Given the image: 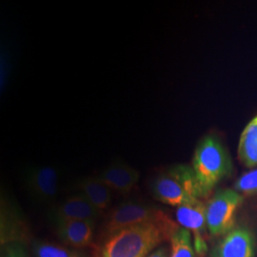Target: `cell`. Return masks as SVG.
Masks as SVG:
<instances>
[{
    "label": "cell",
    "mask_w": 257,
    "mask_h": 257,
    "mask_svg": "<svg viewBox=\"0 0 257 257\" xmlns=\"http://www.w3.org/2000/svg\"><path fill=\"white\" fill-rule=\"evenodd\" d=\"M238 158L247 168L257 166V115L248 122L241 134Z\"/></svg>",
    "instance_id": "4fadbf2b"
},
{
    "label": "cell",
    "mask_w": 257,
    "mask_h": 257,
    "mask_svg": "<svg viewBox=\"0 0 257 257\" xmlns=\"http://www.w3.org/2000/svg\"><path fill=\"white\" fill-rule=\"evenodd\" d=\"M235 191L239 193H257V169L241 175L235 183Z\"/></svg>",
    "instance_id": "2e32d148"
},
{
    "label": "cell",
    "mask_w": 257,
    "mask_h": 257,
    "mask_svg": "<svg viewBox=\"0 0 257 257\" xmlns=\"http://www.w3.org/2000/svg\"><path fill=\"white\" fill-rule=\"evenodd\" d=\"M98 177L110 191L126 194L138 184L139 172L127 163L116 160L104 169Z\"/></svg>",
    "instance_id": "30bf717a"
},
{
    "label": "cell",
    "mask_w": 257,
    "mask_h": 257,
    "mask_svg": "<svg viewBox=\"0 0 257 257\" xmlns=\"http://www.w3.org/2000/svg\"><path fill=\"white\" fill-rule=\"evenodd\" d=\"M152 192L156 200L176 208L202 198L192 166L184 164L173 166L157 175Z\"/></svg>",
    "instance_id": "3957f363"
},
{
    "label": "cell",
    "mask_w": 257,
    "mask_h": 257,
    "mask_svg": "<svg viewBox=\"0 0 257 257\" xmlns=\"http://www.w3.org/2000/svg\"><path fill=\"white\" fill-rule=\"evenodd\" d=\"M256 239L246 227H237L224 235L212 250L211 257H255Z\"/></svg>",
    "instance_id": "ba28073f"
},
{
    "label": "cell",
    "mask_w": 257,
    "mask_h": 257,
    "mask_svg": "<svg viewBox=\"0 0 257 257\" xmlns=\"http://www.w3.org/2000/svg\"><path fill=\"white\" fill-rule=\"evenodd\" d=\"M55 225L56 234L65 245L74 248H87L92 245L95 221H57Z\"/></svg>",
    "instance_id": "9c48e42d"
},
{
    "label": "cell",
    "mask_w": 257,
    "mask_h": 257,
    "mask_svg": "<svg viewBox=\"0 0 257 257\" xmlns=\"http://www.w3.org/2000/svg\"><path fill=\"white\" fill-rule=\"evenodd\" d=\"M175 217L182 228L189 230L193 236V247L198 256H203L208 250L206 242V205L197 200L176 208Z\"/></svg>",
    "instance_id": "8992f818"
},
{
    "label": "cell",
    "mask_w": 257,
    "mask_h": 257,
    "mask_svg": "<svg viewBox=\"0 0 257 257\" xmlns=\"http://www.w3.org/2000/svg\"><path fill=\"white\" fill-rule=\"evenodd\" d=\"M176 229L168 217L106 234L92 257H148Z\"/></svg>",
    "instance_id": "6da1fadb"
},
{
    "label": "cell",
    "mask_w": 257,
    "mask_h": 257,
    "mask_svg": "<svg viewBox=\"0 0 257 257\" xmlns=\"http://www.w3.org/2000/svg\"><path fill=\"white\" fill-rule=\"evenodd\" d=\"M170 257H194L192 233L184 228H176L171 237Z\"/></svg>",
    "instance_id": "5bb4252c"
},
{
    "label": "cell",
    "mask_w": 257,
    "mask_h": 257,
    "mask_svg": "<svg viewBox=\"0 0 257 257\" xmlns=\"http://www.w3.org/2000/svg\"><path fill=\"white\" fill-rule=\"evenodd\" d=\"M99 215L100 213L82 193L67 198L53 211V219L55 222L64 220L95 221Z\"/></svg>",
    "instance_id": "8fae6325"
},
{
    "label": "cell",
    "mask_w": 257,
    "mask_h": 257,
    "mask_svg": "<svg viewBox=\"0 0 257 257\" xmlns=\"http://www.w3.org/2000/svg\"><path fill=\"white\" fill-rule=\"evenodd\" d=\"M1 66H0V87L1 90L3 91V88L6 87V83H7V79H8V58L7 55L4 54L1 55Z\"/></svg>",
    "instance_id": "ac0fdd59"
},
{
    "label": "cell",
    "mask_w": 257,
    "mask_h": 257,
    "mask_svg": "<svg viewBox=\"0 0 257 257\" xmlns=\"http://www.w3.org/2000/svg\"><path fill=\"white\" fill-rule=\"evenodd\" d=\"M36 257H82L71 248L47 242H38L34 246Z\"/></svg>",
    "instance_id": "9a60e30c"
},
{
    "label": "cell",
    "mask_w": 257,
    "mask_h": 257,
    "mask_svg": "<svg viewBox=\"0 0 257 257\" xmlns=\"http://www.w3.org/2000/svg\"><path fill=\"white\" fill-rule=\"evenodd\" d=\"M1 257H27V254L24 247L19 242L14 241L5 245Z\"/></svg>",
    "instance_id": "e0dca14e"
},
{
    "label": "cell",
    "mask_w": 257,
    "mask_h": 257,
    "mask_svg": "<svg viewBox=\"0 0 257 257\" xmlns=\"http://www.w3.org/2000/svg\"><path fill=\"white\" fill-rule=\"evenodd\" d=\"M148 257H170V250L167 246H161Z\"/></svg>",
    "instance_id": "d6986e66"
},
{
    "label": "cell",
    "mask_w": 257,
    "mask_h": 257,
    "mask_svg": "<svg viewBox=\"0 0 257 257\" xmlns=\"http://www.w3.org/2000/svg\"><path fill=\"white\" fill-rule=\"evenodd\" d=\"M24 180L30 194L42 202L53 201L59 192L60 173L53 166L38 165L28 169Z\"/></svg>",
    "instance_id": "52a82bcc"
},
{
    "label": "cell",
    "mask_w": 257,
    "mask_h": 257,
    "mask_svg": "<svg viewBox=\"0 0 257 257\" xmlns=\"http://www.w3.org/2000/svg\"><path fill=\"white\" fill-rule=\"evenodd\" d=\"M77 189L100 214L110 207L111 191L98 176L83 178L77 183Z\"/></svg>",
    "instance_id": "7c38bea8"
},
{
    "label": "cell",
    "mask_w": 257,
    "mask_h": 257,
    "mask_svg": "<svg viewBox=\"0 0 257 257\" xmlns=\"http://www.w3.org/2000/svg\"><path fill=\"white\" fill-rule=\"evenodd\" d=\"M165 218V213L153 206L138 201H125L110 211L105 229L108 234L131 226L163 220Z\"/></svg>",
    "instance_id": "5b68a950"
},
{
    "label": "cell",
    "mask_w": 257,
    "mask_h": 257,
    "mask_svg": "<svg viewBox=\"0 0 257 257\" xmlns=\"http://www.w3.org/2000/svg\"><path fill=\"white\" fill-rule=\"evenodd\" d=\"M192 168L203 198L231 174L232 162L219 138L208 135L195 149Z\"/></svg>",
    "instance_id": "7a4b0ae2"
},
{
    "label": "cell",
    "mask_w": 257,
    "mask_h": 257,
    "mask_svg": "<svg viewBox=\"0 0 257 257\" xmlns=\"http://www.w3.org/2000/svg\"><path fill=\"white\" fill-rule=\"evenodd\" d=\"M243 196L234 190H221L206 205L207 229L211 236H224L235 227Z\"/></svg>",
    "instance_id": "277c9868"
}]
</instances>
